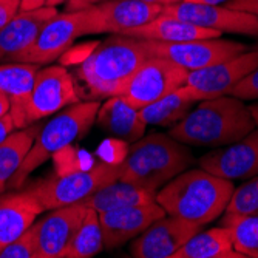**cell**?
Segmentation results:
<instances>
[{
  "mask_svg": "<svg viewBox=\"0 0 258 258\" xmlns=\"http://www.w3.org/2000/svg\"><path fill=\"white\" fill-rule=\"evenodd\" d=\"M256 127L249 105L230 95L200 101L170 130L185 146L223 147L244 138Z\"/></svg>",
  "mask_w": 258,
  "mask_h": 258,
  "instance_id": "1",
  "label": "cell"
},
{
  "mask_svg": "<svg viewBox=\"0 0 258 258\" xmlns=\"http://www.w3.org/2000/svg\"><path fill=\"white\" fill-rule=\"evenodd\" d=\"M232 181L206 172L204 169H185L156 192V203L173 215L206 226L218 220L233 194Z\"/></svg>",
  "mask_w": 258,
  "mask_h": 258,
  "instance_id": "2",
  "label": "cell"
},
{
  "mask_svg": "<svg viewBox=\"0 0 258 258\" xmlns=\"http://www.w3.org/2000/svg\"><path fill=\"white\" fill-rule=\"evenodd\" d=\"M149 56L146 40L111 34L85 56L76 68V75L87 87L88 99L119 96L135 70Z\"/></svg>",
  "mask_w": 258,
  "mask_h": 258,
  "instance_id": "3",
  "label": "cell"
},
{
  "mask_svg": "<svg viewBox=\"0 0 258 258\" xmlns=\"http://www.w3.org/2000/svg\"><path fill=\"white\" fill-rule=\"evenodd\" d=\"M195 162L192 152L167 133H149L132 143L119 164V179L158 192Z\"/></svg>",
  "mask_w": 258,
  "mask_h": 258,
  "instance_id": "4",
  "label": "cell"
},
{
  "mask_svg": "<svg viewBox=\"0 0 258 258\" xmlns=\"http://www.w3.org/2000/svg\"><path fill=\"white\" fill-rule=\"evenodd\" d=\"M99 105V101H81L57 111L42 128H39L31 149L8 184L10 189H20L28 176L42 164L84 138L96 122Z\"/></svg>",
  "mask_w": 258,
  "mask_h": 258,
  "instance_id": "5",
  "label": "cell"
},
{
  "mask_svg": "<svg viewBox=\"0 0 258 258\" xmlns=\"http://www.w3.org/2000/svg\"><path fill=\"white\" fill-rule=\"evenodd\" d=\"M118 178L119 164L101 162L91 169L46 176L30 184L27 190L42 204L43 210H53L78 204Z\"/></svg>",
  "mask_w": 258,
  "mask_h": 258,
  "instance_id": "6",
  "label": "cell"
},
{
  "mask_svg": "<svg viewBox=\"0 0 258 258\" xmlns=\"http://www.w3.org/2000/svg\"><path fill=\"white\" fill-rule=\"evenodd\" d=\"M189 72L169 59L149 56L127 81L121 95L127 102L141 110L182 87Z\"/></svg>",
  "mask_w": 258,
  "mask_h": 258,
  "instance_id": "7",
  "label": "cell"
},
{
  "mask_svg": "<svg viewBox=\"0 0 258 258\" xmlns=\"http://www.w3.org/2000/svg\"><path fill=\"white\" fill-rule=\"evenodd\" d=\"M146 46L150 56L169 59L187 72H195V70L215 65L249 50L241 42L226 40L221 37L197 39L187 42L146 40Z\"/></svg>",
  "mask_w": 258,
  "mask_h": 258,
  "instance_id": "8",
  "label": "cell"
},
{
  "mask_svg": "<svg viewBox=\"0 0 258 258\" xmlns=\"http://www.w3.org/2000/svg\"><path fill=\"white\" fill-rule=\"evenodd\" d=\"M81 102V93L73 75L62 65L39 68L27 108V125Z\"/></svg>",
  "mask_w": 258,
  "mask_h": 258,
  "instance_id": "9",
  "label": "cell"
},
{
  "mask_svg": "<svg viewBox=\"0 0 258 258\" xmlns=\"http://www.w3.org/2000/svg\"><path fill=\"white\" fill-rule=\"evenodd\" d=\"M88 36L85 10L63 11L51 17L40 30L31 48L17 62L50 65L63 56L76 39Z\"/></svg>",
  "mask_w": 258,
  "mask_h": 258,
  "instance_id": "10",
  "label": "cell"
},
{
  "mask_svg": "<svg viewBox=\"0 0 258 258\" xmlns=\"http://www.w3.org/2000/svg\"><path fill=\"white\" fill-rule=\"evenodd\" d=\"M164 11L161 4L139 0H105L85 8L88 34H125L153 20Z\"/></svg>",
  "mask_w": 258,
  "mask_h": 258,
  "instance_id": "11",
  "label": "cell"
},
{
  "mask_svg": "<svg viewBox=\"0 0 258 258\" xmlns=\"http://www.w3.org/2000/svg\"><path fill=\"white\" fill-rule=\"evenodd\" d=\"M169 16L192 22L198 27L209 28L218 33H230L258 37V17L232 10L224 5H201L194 2H178L164 5V11Z\"/></svg>",
  "mask_w": 258,
  "mask_h": 258,
  "instance_id": "12",
  "label": "cell"
},
{
  "mask_svg": "<svg viewBox=\"0 0 258 258\" xmlns=\"http://www.w3.org/2000/svg\"><path fill=\"white\" fill-rule=\"evenodd\" d=\"M201 229L203 226L197 223L164 215L133 238L130 253L135 258H173L176 250Z\"/></svg>",
  "mask_w": 258,
  "mask_h": 258,
  "instance_id": "13",
  "label": "cell"
},
{
  "mask_svg": "<svg viewBox=\"0 0 258 258\" xmlns=\"http://www.w3.org/2000/svg\"><path fill=\"white\" fill-rule=\"evenodd\" d=\"M258 67V50H247L235 57L218 62L195 72H189V85L198 101L227 95V91Z\"/></svg>",
  "mask_w": 258,
  "mask_h": 258,
  "instance_id": "14",
  "label": "cell"
},
{
  "mask_svg": "<svg viewBox=\"0 0 258 258\" xmlns=\"http://www.w3.org/2000/svg\"><path fill=\"white\" fill-rule=\"evenodd\" d=\"M198 167L229 181L258 175V127L235 143L201 156Z\"/></svg>",
  "mask_w": 258,
  "mask_h": 258,
  "instance_id": "15",
  "label": "cell"
},
{
  "mask_svg": "<svg viewBox=\"0 0 258 258\" xmlns=\"http://www.w3.org/2000/svg\"><path fill=\"white\" fill-rule=\"evenodd\" d=\"M85 214L87 207L78 203L53 209L46 217L36 220L33 227L39 258H63Z\"/></svg>",
  "mask_w": 258,
  "mask_h": 258,
  "instance_id": "16",
  "label": "cell"
},
{
  "mask_svg": "<svg viewBox=\"0 0 258 258\" xmlns=\"http://www.w3.org/2000/svg\"><path fill=\"white\" fill-rule=\"evenodd\" d=\"M98 215L104 233L105 249H116L141 235L153 221L167 214L155 200L107 210Z\"/></svg>",
  "mask_w": 258,
  "mask_h": 258,
  "instance_id": "17",
  "label": "cell"
},
{
  "mask_svg": "<svg viewBox=\"0 0 258 258\" xmlns=\"http://www.w3.org/2000/svg\"><path fill=\"white\" fill-rule=\"evenodd\" d=\"M56 14L57 8L51 7L19 11L0 30V63L17 62L33 46L45 23Z\"/></svg>",
  "mask_w": 258,
  "mask_h": 258,
  "instance_id": "18",
  "label": "cell"
},
{
  "mask_svg": "<svg viewBox=\"0 0 258 258\" xmlns=\"http://www.w3.org/2000/svg\"><path fill=\"white\" fill-rule=\"evenodd\" d=\"M39 68L40 65L30 62L0 63V93L10 102V114L13 116L16 128L28 127L27 108Z\"/></svg>",
  "mask_w": 258,
  "mask_h": 258,
  "instance_id": "19",
  "label": "cell"
},
{
  "mask_svg": "<svg viewBox=\"0 0 258 258\" xmlns=\"http://www.w3.org/2000/svg\"><path fill=\"white\" fill-rule=\"evenodd\" d=\"M42 212V204L27 189L0 195V249L28 230Z\"/></svg>",
  "mask_w": 258,
  "mask_h": 258,
  "instance_id": "20",
  "label": "cell"
},
{
  "mask_svg": "<svg viewBox=\"0 0 258 258\" xmlns=\"http://www.w3.org/2000/svg\"><path fill=\"white\" fill-rule=\"evenodd\" d=\"M96 124L111 136L130 144L144 136L147 130V124L139 110L122 96L107 98L105 102L99 105Z\"/></svg>",
  "mask_w": 258,
  "mask_h": 258,
  "instance_id": "21",
  "label": "cell"
},
{
  "mask_svg": "<svg viewBox=\"0 0 258 258\" xmlns=\"http://www.w3.org/2000/svg\"><path fill=\"white\" fill-rule=\"evenodd\" d=\"M124 36L136 37L141 40H155V42H187L197 39L221 37V33L203 28L192 22L161 13L153 20L127 31Z\"/></svg>",
  "mask_w": 258,
  "mask_h": 258,
  "instance_id": "22",
  "label": "cell"
},
{
  "mask_svg": "<svg viewBox=\"0 0 258 258\" xmlns=\"http://www.w3.org/2000/svg\"><path fill=\"white\" fill-rule=\"evenodd\" d=\"M173 258H244L233 246L226 226L198 230L173 255Z\"/></svg>",
  "mask_w": 258,
  "mask_h": 258,
  "instance_id": "23",
  "label": "cell"
},
{
  "mask_svg": "<svg viewBox=\"0 0 258 258\" xmlns=\"http://www.w3.org/2000/svg\"><path fill=\"white\" fill-rule=\"evenodd\" d=\"M155 200H156V192L118 178L116 181L98 189L95 194H91L90 197L82 200L79 204L101 214V212H107V210L119 209L132 204H143Z\"/></svg>",
  "mask_w": 258,
  "mask_h": 258,
  "instance_id": "24",
  "label": "cell"
},
{
  "mask_svg": "<svg viewBox=\"0 0 258 258\" xmlns=\"http://www.w3.org/2000/svg\"><path fill=\"white\" fill-rule=\"evenodd\" d=\"M198 102L200 101L197 99L192 88L184 84L182 87L169 93L167 96L143 107L139 113L147 125L173 127Z\"/></svg>",
  "mask_w": 258,
  "mask_h": 258,
  "instance_id": "25",
  "label": "cell"
},
{
  "mask_svg": "<svg viewBox=\"0 0 258 258\" xmlns=\"http://www.w3.org/2000/svg\"><path fill=\"white\" fill-rule=\"evenodd\" d=\"M37 130L33 124L25 128H17L0 143V195L5 192L23 158L31 149Z\"/></svg>",
  "mask_w": 258,
  "mask_h": 258,
  "instance_id": "26",
  "label": "cell"
},
{
  "mask_svg": "<svg viewBox=\"0 0 258 258\" xmlns=\"http://www.w3.org/2000/svg\"><path fill=\"white\" fill-rule=\"evenodd\" d=\"M105 249L104 233L96 210L87 207V214L70 243L63 258H91Z\"/></svg>",
  "mask_w": 258,
  "mask_h": 258,
  "instance_id": "27",
  "label": "cell"
},
{
  "mask_svg": "<svg viewBox=\"0 0 258 258\" xmlns=\"http://www.w3.org/2000/svg\"><path fill=\"white\" fill-rule=\"evenodd\" d=\"M221 226H226L235 249L244 258H258V215L223 214Z\"/></svg>",
  "mask_w": 258,
  "mask_h": 258,
  "instance_id": "28",
  "label": "cell"
},
{
  "mask_svg": "<svg viewBox=\"0 0 258 258\" xmlns=\"http://www.w3.org/2000/svg\"><path fill=\"white\" fill-rule=\"evenodd\" d=\"M224 214L258 215V175L246 179L233 189Z\"/></svg>",
  "mask_w": 258,
  "mask_h": 258,
  "instance_id": "29",
  "label": "cell"
},
{
  "mask_svg": "<svg viewBox=\"0 0 258 258\" xmlns=\"http://www.w3.org/2000/svg\"><path fill=\"white\" fill-rule=\"evenodd\" d=\"M0 258H39L34 227L31 226L14 241L0 249Z\"/></svg>",
  "mask_w": 258,
  "mask_h": 258,
  "instance_id": "30",
  "label": "cell"
},
{
  "mask_svg": "<svg viewBox=\"0 0 258 258\" xmlns=\"http://www.w3.org/2000/svg\"><path fill=\"white\" fill-rule=\"evenodd\" d=\"M227 95L233 96V98H238L244 102L250 101H258V67L255 70L244 76L240 82H237L233 85L229 91Z\"/></svg>",
  "mask_w": 258,
  "mask_h": 258,
  "instance_id": "31",
  "label": "cell"
},
{
  "mask_svg": "<svg viewBox=\"0 0 258 258\" xmlns=\"http://www.w3.org/2000/svg\"><path fill=\"white\" fill-rule=\"evenodd\" d=\"M19 13V2L14 0H0V30Z\"/></svg>",
  "mask_w": 258,
  "mask_h": 258,
  "instance_id": "32",
  "label": "cell"
},
{
  "mask_svg": "<svg viewBox=\"0 0 258 258\" xmlns=\"http://www.w3.org/2000/svg\"><path fill=\"white\" fill-rule=\"evenodd\" d=\"M224 7L232 8V10H238L249 13L255 17H258V0H230Z\"/></svg>",
  "mask_w": 258,
  "mask_h": 258,
  "instance_id": "33",
  "label": "cell"
},
{
  "mask_svg": "<svg viewBox=\"0 0 258 258\" xmlns=\"http://www.w3.org/2000/svg\"><path fill=\"white\" fill-rule=\"evenodd\" d=\"M14 130H17V128L13 121V116L10 113H7L5 116L0 118V143H2L8 135H11Z\"/></svg>",
  "mask_w": 258,
  "mask_h": 258,
  "instance_id": "34",
  "label": "cell"
},
{
  "mask_svg": "<svg viewBox=\"0 0 258 258\" xmlns=\"http://www.w3.org/2000/svg\"><path fill=\"white\" fill-rule=\"evenodd\" d=\"M105 0H68L67 2V11H76V10H85L88 7L102 4Z\"/></svg>",
  "mask_w": 258,
  "mask_h": 258,
  "instance_id": "35",
  "label": "cell"
},
{
  "mask_svg": "<svg viewBox=\"0 0 258 258\" xmlns=\"http://www.w3.org/2000/svg\"><path fill=\"white\" fill-rule=\"evenodd\" d=\"M46 7V0H20L19 11H33Z\"/></svg>",
  "mask_w": 258,
  "mask_h": 258,
  "instance_id": "36",
  "label": "cell"
},
{
  "mask_svg": "<svg viewBox=\"0 0 258 258\" xmlns=\"http://www.w3.org/2000/svg\"><path fill=\"white\" fill-rule=\"evenodd\" d=\"M182 2H194L201 5H226L230 0H182Z\"/></svg>",
  "mask_w": 258,
  "mask_h": 258,
  "instance_id": "37",
  "label": "cell"
},
{
  "mask_svg": "<svg viewBox=\"0 0 258 258\" xmlns=\"http://www.w3.org/2000/svg\"><path fill=\"white\" fill-rule=\"evenodd\" d=\"M7 113H10V102L2 95V93H0V118H2V116H5Z\"/></svg>",
  "mask_w": 258,
  "mask_h": 258,
  "instance_id": "38",
  "label": "cell"
},
{
  "mask_svg": "<svg viewBox=\"0 0 258 258\" xmlns=\"http://www.w3.org/2000/svg\"><path fill=\"white\" fill-rule=\"evenodd\" d=\"M249 108H250V113H252V116H253V121H255V124H256V127H258V101H253V102L249 105Z\"/></svg>",
  "mask_w": 258,
  "mask_h": 258,
  "instance_id": "39",
  "label": "cell"
},
{
  "mask_svg": "<svg viewBox=\"0 0 258 258\" xmlns=\"http://www.w3.org/2000/svg\"><path fill=\"white\" fill-rule=\"evenodd\" d=\"M68 0H46V7H51V8H57L63 4H67Z\"/></svg>",
  "mask_w": 258,
  "mask_h": 258,
  "instance_id": "40",
  "label": "cell"
},
{
  "mask_svg": "<svg viewBox=\"0 0 258 258\" xmlns=\"http://www.w3.org/2000/svg\"><path fill=\"white\" fill-rule=\"evenodd\" d=\"M139 2H146V4H161V5H164V0H139Z\"/></svg>",
  "mask_w": 258,
  "mask_h": 258,
  "instance_id": "41",
  "label": "cell"
},
{
  "mask_svg": "<svg viewBox=\"0 0 258 258\" xmlns=\"http://www.w3.org/2000/svg\"><path fill=\"white\" fill-rule=\"evenodd\" d=\"M182 2V0H164V5H170V4H178Z\"/></svg>",
  "mask_w": 258,
  "mask_h": 258,
  "instance_id": "42",
  "label": "cell"
},
{
  "mask_svg": "<svg viewBox=\"0 0 258 258\" xmlns=\"http://www.w3.org/2000/svg\"><path fill=\"white\" fill-rule=\"evenodd\" d=\"M253 50H258V42H256V45H253Z\"/></svg>",
  "mask_w": 258,
  "mask_h": 258,
  "instance_id": "43",
  "label": "cell"
},
{
  "mask_svg": "<svg viewBox=\"0 0 258 258\" xmlns=\"http://www.w3.org/2000/svg\"><path fill=\"white\" fill-rule=\"evenodd\" d=\"M14 2H19V5H20V0H14Z\"/></svg>",
  "mask_w": 258,
  "mask_h": 258,
  "instance_id": "44",
  "label": "cell"
}]
</instances>
